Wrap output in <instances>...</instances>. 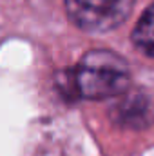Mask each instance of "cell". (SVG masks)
<instances>
[{"mask_svg": "<svg viewBox=\"0 0 154 156\" xmlns=\"http://www.w3.org/2000/svg\"><path fill=\"white\" fill-rule=\"evenodd\" d=\"M65 94L87 100H105L121 94L129 82V66L114 51L93 49L83 55L75 69L64 75Z\"/></svg>", "mask_w": 154, "mask_h": 156, "instance_id": "obj_1", "label": "cell"}, {"mask_svg": "<svg viewBox=\"0 0 154 156\" xmlns=\"http://www.w3.org/2000/svg\"><path fill=\"white\" fill-rule=\"evenodd\" d=\"M132 5L134 0H65V13L82 31L102 35L121 26Z\"/></svg>", "mask_w": 154, "mask_h": 156, "instance_id": "obj_2", "label": "cell"}, {"mask_svg": "<svg viewBox=\"0 0 154 156\" xmlns=\"http://www.w3.org/2000/svg\"><path fill=\"white\" fill-rule=\"evenodd\" d=\"M113 116L118 123L125 127H134L142 129L151 123V109L149 102L142 94H131L123 98L113 111Z\"/></svg>", "mask_w": 154, "mask_h": 156, "instance_id": "obj_3", "label": "cell"}, {"mask_svg": "<svg viewBox=\"0 0 154 156\" xmlns=\"http://www.w3.org/2000/svg\"><path fill=\"white\" fill-rule=\"evenodd\" d=\"M132 42L142 53H145L147 56H154V4L145 9V13L134 26Z\"/></svg>", "mask_w": 154, "mask_h": 156, "instance_id": "obj_4", "label": "cell"}]
</instances>
